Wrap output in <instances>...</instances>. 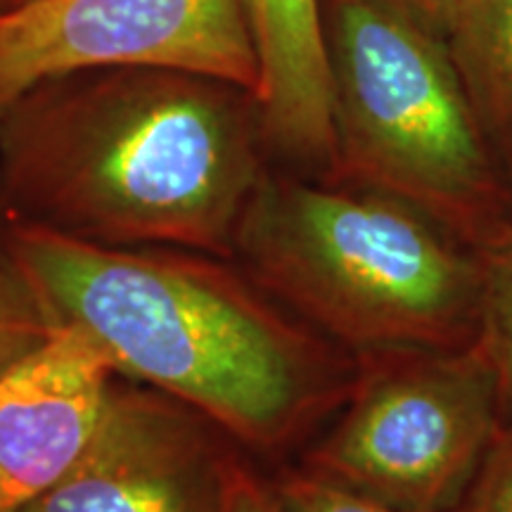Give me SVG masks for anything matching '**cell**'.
<instances>
[{"instance_id": "obj_13", "label": "cell", "mask_w": 512, "mask_h": 512, "mask_svg": "<svg viewBox=\"0 0 512 512\" xmlns=\"http://www.w3.org/2000/svg\"><path fill=\"white\" fill-rule=\"evenodd\" d=\"M273 486L285 512H403L344 489L330 479L311 475L304 467L285 470Z\"/></svg>"}, {"instance_id": "obj_1", "label": "cell", "mask_w": 512, "mask_h": 512, "mask_svg": "<svg viewBox=\"0 0 512 512\" xmlns=\"http://www.w3.org/2000/svg\"><path fill=\"white\" fill-rule=\"evenodd\" d=\"M268 169L254 91L188 69L62 74L0 114V211L93 245L233 259Z\"/></svg>"}, {"instance_id": "obj_9", "label": "cell", "mask_w": 512, "mask_h": 512, "mask_svg": "<svg viewBox=\"0 0 512 512\" xmlns=\"http://www.w3.org/2000/svg\"><path fill=\"white\" fill-rule=\"evenodd\" d=\"M259 67L256 102L275 169L330 183L337 164L323 0H242Z\"/></svg>"}, {"instance_id": "obj_15", "label": "cell", "mask_w": 512, "mask_h": 512, "mask_svg": "<svg viewBox=\"0 0 512 512\" xmlns=\"http://www.w3.org/2000/svg\"><path fill=\"white\" fill-rule=\"evenodd\" d=\"M223 512H285L273 482H266L245 458H240L230 475Z\"/></svg>"}, {"instance_id": "obj_8", "label": "cell", "mask_w": 512, "mask_h": 512, "mask_svg": "<svg viewBox=\"0 0 512 512\" xmlns=\"http://www.w3.org/2000/svg\"><path fill=\"white\" fill-rule=\"evenodd\" d=\"M112 358L74 325L0 375V512H19L76 465L117 377Z\"/></svg>"}, {"instance_id": "obj_7", "label": "cell", "mask_w": 512, "mask_h": 512, "mask_svg": "<svg viewBox=\"0 0 512 512\" xmlns=\"http://www.w3.org/2000/svg\"><path fill=\"white\" fill-rule=\"evenodd\" d=\"M240 458L197 408L117 375L83 456L19 512H223Z\"/></svg>"}, {"instance_id": "obj_12", "label": "cell", "mask_w": 512, "mask_h": 512, "mask_svg": "<svg viewBox=\"0 0 512 512\" xmlns=\"http://www.w3.org/2000/svg\"><path fill=\"white\" fill-rule=\"evenodd\" d=\"M57 328L43 297L12 254L0 211V375L48 342Z\"/></svg>"}, {"instance_id": "obj_11", "label": "cell", "mask_w": 512, "mask_h": 512, "mask_svg": "<svg viewBox=\"0 0 512 512\" xmlns=\"http://www.w3.org/2000/svg\"><path fill=\"white\" fill-rule=\"evenodd\" d=\"M482 271L479 344L496 370L503 420L512 422V219L477 249Z\"/></svg>"}, {"instance_id": "obj_2", "label": "cell", "mask_w": 512, "mask_h": 512, "mask_svg": "<svg viewBox=\"0 0 512 512\" xmlns=\"http://www.w3.org/2000/svg\"><path fill=\"white\" fill-rule=\"evenodd\" d=\"M5 235L57 325L86 332L119 375L197 408L252 456L304 446L351 392L358 358L233 259L93 245L10 216Z\"/></svg>"}, {"instance_id": "obj_10", "label": "cell", "mask_w": 512, "mask_h": 512, "mask_svg": "<svg viewBox=\"0 0 512 512\" xmlns=\"http://www.w3.org/2000/svg\"><path fill=\"white\" fill-rule=\"evenodd\" d=\"M444 41L491 147L512 157V0H460Z\"/></svg>"}, {"instance_id": "obj_5", "label": "cell", "mask_w": 512, "mask_h": 512, "mask_svg": "<svg viewBox=\"0 0 512 512\" xmlns=\"http://www.w3.org/2000/svg\"><path fill=\"white\" fill-rule=\"evenodd\" d=\"M351 392L302 467L403 512H451L503 427L482 344L358 354Z\"/></svg>"}, {"instance_id": "obj_3", "label": "cell", "mask_w": 512, "mask_h": 512, "mask_svg": "<svg viewBox=\"0 0 512 512\" xmlns=\"http://www.w3.org/2000/svg\"><path fill=\"white\" fill-rule=\"evenodd\" d=\"M233 261L306 325L351 354L477 342V249L373 190L266 171Z\"/></svg>"}, {"instance_id": "obj_6", "label": "cell", "mask_w": 512, "mask_h": 512, "mask_svg": "<svg viewBox=\"0 0 512 512\" xmlns=\"http://www.w3.org/2000/svg\"><path fill=\"white\" fill-rule=\"evenodd\" d=\"M105 67L259 79L242 0H27L0 12V114L38 83Z\"/></svg>"}, {"instance_id": "obj_14", "label": "cell", "mask_w": 512, "mask_h": 512, "mask_svg": "<svg viewBox=\"0 0 512 512\" xmlns=\"http://www.w3.org/2000/svg\"><path fill=\"white\" fill-rule=\"evenodd\" d=\"M451 512H512V422H503L475 479Z\"/></svg>"}, {"instance_id": "obj_17", "label": "cell", "mask_w": 512, "mask_h": 512, "mask_svg": "<svg viewBox=\"0 0 512 512\" xmlns=\"http://www.w3.org/2000/svg\"><path fill=\"white\" fill-rule=\"evenodd\" d=\"M19 3H27V0H0V12L15 8V5H19Z\"/></svg>"}, {"instance_id": "obj_16", "label": "cell", "mask_w": 512, "mask_h": 512, "mask_svg": "<svg viewBox=\"0 0 512 512\" xmlns=\"http://www.w3.org/2000/svg\"><path fill=\"white\" fill-rule=\"evenodd\" d=\"M377 3L406 12V15L418 19L420 24H425L427 29L444 38L460 0H377Z\"/></svg>"}, {"instance_id": "obj_4", "label": "cell", "mask_w": 512, "mask_h": 512, "mask_svg": "<svg viewBox=\"0 0 512 512\" xmlns=\"http://www.w3.org/2000/svg\"><path fill=\"white\" fill-rule=\"evenodd\" d=\"M337 164L330 183L406 202L479 249L512 219L446 41L377 0H323Z\"/></svg>"}]
</instances>
